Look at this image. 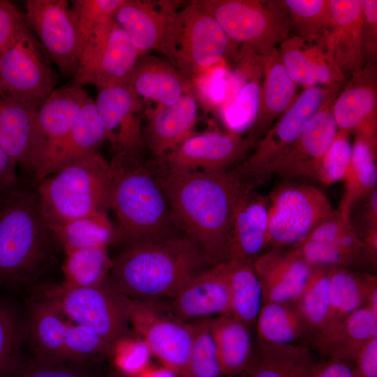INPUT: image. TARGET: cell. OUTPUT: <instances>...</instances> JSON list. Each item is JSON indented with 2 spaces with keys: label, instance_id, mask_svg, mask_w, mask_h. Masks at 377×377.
Returning <instances> with one entry per match:
<instances>
[{
  "label": "cell",
  "instance_id": "cell-6",
  "mask_svg": "<svg viewBox=\"0 0 377 377\" xmlns=\"http://www.w3.org/2000/svg\"><path fill=\"white\" fill-rule=\"evenodd\" d=\"M210 14L235 43L260 56L276 49L292 28L283 1L195 0Z\"/></svg>",
  "mask_w": 377,
  "mask_h": 377
},
{
  "label": "cell",
  "instance_id": "cell-10",
  "mask_svg": "<svg viewBox=\"0 0 377 377\" xmlns=\"http://www.w3.org/2000/svg\"><path fill=\"white\" fill-rule=\"evenodd\" d=\"M340 84L308 87L258 142L252 153L232 170L242 181L256 186L263 171L301 135L327 96Z\"/></svg>",
  "mask_w": 377,
  "mask_h": 377
},
{
  "label": "cell",
  "instance_id": "cell-2",
  "mask_svg": "<svg viewBox=\"0 0 377 377\" xmlns=\"http://www.w3.org/2000/svg\"><path fill=\"white\" fill-rule=\"evenodd\" d=\"M214 265L185 235L176 234L124 246L107 280L130 299L166 301Z\"/></svg>",
  "mask_w": 377,
  "mask_h": 377
},
{
  "label": "cell",
  "instance_id": "cell-31",
  "mask_svg": "<svg viewBox=\"0 0 377 377\" xmlns=\"http://www.w3.org/2000/svg\"><path fill=\"white\" fill-rule=\"evenodd\" d=\"M319 360L306 346L277 344L256 338L242 377H312Z\"/></svg>",
  "mask_w": 377,
  "mask_h": 377
},
{
  "label": "cell",
  "instance_id": "cell-4",
  "mask_svg": "<svg viewBox=\"0 0 377 377\" xmlns=\"http://www.w3.org/2000/svg\"><path fill=\"white\" fill-rule=\"evenodd\" d=\"M110 209L124 246L176 235L177 226L156 170L140 158L114 154Z\"/></svg>",
  "mask_w": 377,
  "mask_h": 377
},
{
  "label": "cell",
  "instance_id": "cell-38",
  "mask_svg": "<svg viewBox=\"0 0 377 377\" xmlns=\"http://www.w3.org/2000/svg\"><path fill=\"white\" fill-rule=\"evenodd\" d=\"M230 287V314L242 322L253 334L263 293L252 265L226 262Z\"/></svg>",
  "mask_w": 377,
  "mask_h": 377
},
{
  "label": "cell",
  "instance_id": "cell-12",
  "mask_svg": "<svg viewBox=\"0 0 377 377\" xmlns=\"http://www.w3.org/2000/svg\"><path fill=\"white\" fill-rule=\"evenodd\" d=\"M179 4L172 1L124 0L113 20L140 56L157 52L173 64L183 29Z\"/></svg>",
  "mask_w": 377,
  "mask_h": 377
},
{
  "label": "cell",
  "instance_id": "cell-14",
  "mask_svg": "<svg viewBox=\"0 0 377 377\" xmlns=\"http://www.w3.org/2000/svg\"><path fill=\"white\" fill-rule=\"evenodd\" d=\"M183 29L173 65L191 82L207 70L237 57V44L226 34L217 21L194 1L181 10Z\"/></svg>",
  "mask_w": 377,
  "mask_h": 377
},
{
  "label": "cell",
  "instance_id": "cell-3",
  "mask_svg": "<svg viewBox=\"0 0 377 377\" xmlns=\"http://www.w3.org/2000/svg\"><path fill=\"white\" fill-rule=\"evenodd\" d=\"M54 241L36 187L20 182L0 195V286L36 288L55 263Z\"/></svg>",
  "mask_w": 377,
  "mask_h": 377
},
{
  "label": "cell",
  "instance_id": "cell-18",
  "mask_svg": "<svg viewBox=\"0 0 377 377\" xmlns=\"http://www.w3.org/2000/svg\"><path fill=\"white\" fill-rule=\"evenodd\" d=\"M256 144L228 130L195 132L175 149L155 159L173 172H226L244 161Z\"/></svg>",
  "mask_w": 377,
  "mask_h": 377
},
{
  "label": "cell",
  "instance_id": "cell-46",
  "mask_svg": "<svg viewBox=\"0 0 377 377\" xmlns=\"http://www.w3.org/2000/svg\"><path fill=\"white\" fill-rule=\"evenodd\" d=\"M231 83L232 73L222 62L197 77L191 82V90L198 105L219 112L228 99Z\"/></svg>",
  "mask_w": 377,
  "mask_h": 377
},
{
  "label": "cell",
  "instance_id": "cell-42",
  "mask_svg": "<svg viewBox=\"0 0 377 377\" xmlns=\"http://www.w3.org/2000/svg\"><path fill=\"white\" fill-rule=\"evenodd\" d=\"M329 267H311L308 279L293 302L307 324L310 333L306 339L324 326L329 313Z\"/></svg>",
  "mask_w": 377,
  "mask_h": 377
},
{
  "label": "cell",
  "instance_id": "cell-36",
  "mask_svg": "<svg viewBox=\"0 0 377 377\" xmlns=\"http://www.w3.org/2000/svg\"><path fill=\"white\" fill-rule=\"evenodd\" d=\"M210 329L223 376L241 375L252 354L253 341L251 332L246 325L230 315L211 318Z\"/></svg>",
  "mask_w": 377,
  "mask_h": 377
},
{
  "label": "cell",
  "instance_id": "cell-9",
  "mask_svg": "<svg viewBox=\"0 0 377 377\" xmlns=\"http://www.w3.org/2000/svg\"><path fill=\"white\" fill-rule=\"evenodd\" d=\"M49 57L26 27L0 57V95L38 108L55 89Z\"/></svg>",
  "mask_w": 377,
  "mask_h": 377
},
{
  "label": "cell",
  "instance_id": "cell-34",
  "mask_svg": "<svg viewBox=\"0 0 377 377\" xmlns=\"http://www.w3.org/2000/svg\"><path fill=\"white\" fill-rule=\"evenodd\" d=\"M36 110L24 101L0 95V148L29 172Z\"/></svg>",
  "mask_w": 377,
  "mask_h": 377
},
{
  "label": "cell",
  "instance_id": "cell-56",
  "mask_svg": "<svg viewBox=\"0 0 377 377\" xmlns=\"http://www.w3.org/2000/svg\"><path fill=\"white\" fill-rule=\"evenodd\" d=\"M312 377H354L348 362L334 357L319 360Z\"/></svg>",
  "mask_w": 377,
  "mask_h": 377
},
{
  "label": "cell",
  "instance_id": "cell-27",
  "mask_svg": "<svg viewBox=\"0 0 377 377\" xmlns=\"http://www.w3.org/2000/svg\"><path fill=\"white\" fill-rule=\"evenodd\" d=\"M126 86L141 102L163 106L174 104L191 89V82L171 62L153 54L138 58Z\"/></svg>",
  "mask_w": 377,
  "mask_h": 377
},
{
  "label": "cell",
  "instance_id": "cell-43",
  "mask_svg": "<svg viewBox=\"0 0 377 377\" xmlns=\"http://www.w3.org/2000/svg\"><path fill=\"white\" fill-rule=\"evenodd\" d=\"M25 311L0 301V377H13L22 364Z\"/></svg>",
  "mask_w": 377,
  "mask_h": 377
},
{
  "label": "cell",
  "instance_id": "cell-37",
  "mask_svg": "<svg viewBox=\"0 0 377 377\" xmlns=\"http://www.w3.org/2000/svg\"><path fill=\"white\" fill-rule=\"evenodd\" d=\"M376 146L377 141L355 135L351 163L343 180L344 191L338 209L347 220L350 221V212L357 201L376 188Z\"/></svg>",
  "mask_w": 377,
  "mask_h": 377
},
{
  "label": "cell",
  "instance_id": "cell-13",
  "mask_svg": "<svg viewBox=\"0 0 377 377\" xmlns=\"http://www.w3.org/2000/svg\"><path fill=\"white\" fill-rule=\"evenodd\" d=\"M127 34L112 20L91 31L84 40L73 84L96 88L126 84L140 57Z\"/></svg>",
  "mask_w": 377,
  "mask_h": 377
},
{
  "label": "cell",
  "instance_id": "cell-39",
  "mask_svg": "<svg viewBox=\"0 0 377 377\" xmlns=\"http://www.w3.org/2000/svg\"><path fill=\"white\" fill-rule=\"evenodd\" d=\"M255 332L262 341L288 344L306 338L309 328L292 302H263Z\"/></svg>",
  "mask_w": 377,
  "mask_h": 377
},
{
  "label": "cell",
  "instance_id": "cell-53",
  "mask_svg": "<svg viewBox=\"0 0 377 377\" xmlns=\"http://www.w3.org/2000/svg\"><path fill=\"white\" fill-rule=\"evenodd\" d=\"M26 27L24 14L9 1L0 0V57Z\"/></svg>",
  "mask_w": 377,
  "mask_h": 377
},
{
  "label": "cell",
  "instance_id": "cell-52",
  "mask_svg": "<svg viewBox=\"0 0 377 377\" xmlns=\"http://www.w3.org/2000/svg\"><path fill=\"white\" fill-rule=\"evenodd\" d=\"M354 232L350 221L344 219L337 210L333 216L319 224L304 239L335 244Z\"/></svg>",
  "mask_w": 377,
  "mask_h": 377
},
{
  "label": "cell",
  "instance_id": "cell-5",
  "mask_svg": "<svg viewBox=\"0 0 377 377\" xmlns=\"http://www.w3.org/2000/svg\"><path fill=\"white\" fill-rule=\"evenodd\" d=\"M112 168L99 152L74 159L36 184L40 211L47 226L108 214Z\"/></svg>",
  "mask_w": 377,
  "mask_h": 377
},
{
  "label": "cell",
  "instance_id": "cell-22",
  "mask_svg": "<svg viewBox=\"0 0 377 377\" xmlns=\"http://www.w3.org/2000/svg\"><path fill=\"white\" fill-rule=\"evenodd\" d=\"M331 26L318 44L333 58L341 72L351 75L365 65L363 44L364 0H330Z\"/></svg>",
  "mask_w": 377,
  "mask_h": 377
},
{
  "label": "cell",
  "instance_id": "cell-58",
  "mask_svg": "<svg viewBox=\"0 0 377 377\" xmlns=\"http://www.w3.org/2000/svg\"><path fill=\"white\" fill-rule=\"evenodd\" d=\"M367 229L377 228V188L368 195L365 209Z\"/></svg>",
  "mask_w": 377,
  "mask_h": 377
},
{
  "label": "cell",
  "instance_id": "cell-59",
  "mask_svg": "<svg viewBox=\"0 0 377 377\" xmlns=\"http://www.w3.org/2000/svg\"><path fill=\"white\" fill-rule=\"evenodd\" d=\"M137 377H177L170 369L161 364V366L151 364Z\"/></svg>",
  "mask_w": 377,
  "mask_h": 377
},
{
  "label": "cell",
  "instance_id": "cell-41",
  "mask_svg": "<svg viewBox=\"0 0 377 377\" xmlns=\"http://www.w3.org/2000/svg\"><path fill=\"white\" fill-rule=\"evenodd\" d=\"M108 247L96 246L65 251L64 287H85L107 281L112 259Z\"/></svg>",
  "mask_w": 377,
  "mask_h": 377
},
{
  "label": "cell",
  "instance_id": "cell-20",
  "mask_svg": "<svg viewBox=\"0 0 377 377\" xmlns=\"http://www.w3.org/2000/svg\"><path fill=\"white\" fill-rule=\"evenodd\" d=\"M338 130L377 141V65L367 62L336 96L332 108Z\"/></svg>",
  "mask_w": 377,
  "mask_h": 377
},
{
  "label": "cell",
  "instance_id": "cell-35",
  "mask_svg": "<svg viewBox=\"0 0 377 377\" xmlns=\"http://www.w3.org/2000/svg\"><path fill=\"white\" fill-rule=\"evenodd\" d=\"M104 141H107L104 126L94 100L89 96L81 106L68 136L48 165L44 177L74 159L97 152L98 147Z\"/></svg>",
  "mask_w": 377,
  "mask_h": 377
},
{
  "label": "cell",
  "instance_id": "cell-30",
  "mask_svg": "<svg viewBox=\"0 0 377 377\" xmlns=\"http://www.w3.org/2000/svg\"><path fill=\"white\" fill-rule=\"evenodd\" d=\"M25 341L33 360L40 364L67 362L66 341L69 323L42 300L29 303L25 310Z\"/></svg>",
  "mask_w": 377,
  "mask_h": 377
},
{
  "label": "cell",
  "instance_id": "cell-19",
  "mask_svg": "<svg viewBox=\"0 0 377 377\" xmlns=\"http://www.w3.org/2000/svg\"><path fill=\"white\" fill-rule=\"evenodd\" d=\"M97 89L95 104L105 128L106 140L114 151L126 158H139L145 149L140 112L142 103L126 84Z\"/></svg>",
  "mask_w": 377,
  "mask_h": 377
},
{
  "label": "cell",
  "instance_id": "cell-40",
  "mask_svg": "<svg viewBox=\"0 0 377 377\" xmlns=\"http://www.w3.org/2000/svg\"><path fill=\"white\" fill-rule=\"evenodd\" d=\"M64 251L107 246L117 242V230L108 214L83 217L49 228Z\"/></svg>",
  "mask_w": 377,
  "mask_h": 377
},
{
  "label": "cell",
  "instance_id": "cell-26",
  "mask_svg": "<svg viewBox=\"0 0 377 377\" xmlns=\"http://www.w3.org/2000/svg\"><path fill=\"white\" fill-rule=\"evenodd\" d=\"M250 188L233 214L228 261L252 265L267 249V200Z\"/></svg>",
  "mask_w": 377,
  "mask_h": 377
},
{
  "label": "cell",
  "instance_id": "cell-7",
  "mask_svg": "<svg viewBox=\"0 0 377 377\" xmlns=\"http://www.w3.org/2000/svg\"><path fill=\"white\" fill-rule=\"evenodd\" d=\"M52 288L40 300L73 323L90 328L111 346L131 334L128 297L108 280L91 286Z\"/></svg>",
  "mask_w": 377,
  "mask_h": 377
},
{
  "label": "cell",
  "instance_id": "cell-17",
  "mask_svg": "<svg viewBox=\"0 0 377 377\" xmlns=\"http://www.w3.org/2000/svg\"><path fill=\"white\" fill-rule=\"evenodd\" d=\"M339 91L327 96L297 140L263 171L259 183L273 175L283 180L317 182L323 158L338 131L332 108Z\"/></svg>",
  "mask_w": 377,
  "mask_h": 377
},
{
  "label": "cell",
  "instance_id": "cell-8",
  "mask_svg": "<svg viewBox=\"0 0 377 377\" xmlns=\"http://www.w3.org/2000/svg\"><path fill=\"white\" fill-rule=\"evenodd\" d=\"M268 199L267 249L297 244L337 212L321 190L297 181L283 180Z\"/></svg>",
  "mask_w": 377,
  "mask_h": 377
},
{
  "label": "cell",
  "instance_id": "cell-29",
  "mask_svg": "<svg viewBox=\"0 0 377 377\" xmlns=\"http://www.w3.org/2000/svg\"><path fill=\"white\" fill-rule=\"evenodd\" d=\"M263 77L256 119L246 137L258 143L297 98L296 84L287 73L278 50L263 56Z\"/></svg>",
  "mask_w": 377,
  "mask_h": 377
},
{
  "label": "cell",
  "instance_id": "cell-25",
  "mask_svg": "<svg viewBox=\"0 0 377 377\" xmlns=\"http://www.w3.org/2000/svg\"><path fill=\"white\" fill-rule=\"evenodd\" d=\"M252 266L261 283L263 302L293 303L311 269L290 247L269 249L254 260Z\"/></svg>",
  "mask_w": 377,
  "mask_h": 377
},
{
  "label": "cell",
  "instance_id": "cell-33",
  "mask_svg": "<svg viewBox=\"0 0 377 377\" xmlns=\"http://www.w3.org/2000/svg\"><path fill=\"white\" fill-rule=\"evenodd\" d=\"M374 337H377V314L364 306L347 316L333 331L309 341L321 355L350 365L359 349Z\"/></svg>",
  "mask_w": 377,
  "mask_h": 377
},
{
  "label": "cell",
  "instance_id": "cell-48",
  "mask_svg": "<svg viewBox=\"0 0 377 377\" xmlns=\"http://www.w3.org/2000/svg\"><path fill=\"white\" fill-rule=\"evenodd\" d=\"M111 346L90 328L70 323L66 341L67 362H93L109 357Z\"/></svg>",
  "mask_w": 377,
  "mask_h": 377
},
{
  "label": "cell",
  "instance_id": "cell-54",
  "mask_svg": "<svg viewBox=\"0 0 377 377\" xmlns=\"http://www.w3.org/2000/svg\"><path fill=\"white\" fill-rule=\"evenodd\" d=\"M363 44L367 62H376L377 58V1L364 0Z\"/></svg>",
  "mask_w": 377,
  "mask_h": 377
},
{
  "label": "cell",
  "instance_id": "cell-23",
  "mask_svg": "<svg viewBox=\"0 0 377 377\" xmlns=\"http://www.w3.org/2000/svg\"><path fill=\"white\" fill-rule=\"evenodd\" d=\"M236 61L230 95L219 113L228 131L242 134L248 131L257 114L264 61L263 56L246 46L239 51Z\"/></svg>",
  "mask_w": 377,
  "mask_h": 377
},
{
  "label": "cell",
  "instance_id": "cell-55",
  "mask_svg": "<svg viewBox=\"0 0 377 377\" xmlns=\"http://www.w3.org/2000/svg\"><path fill=\"white\" fill-rule=\"evenodd\" d=\"M350 365L354 377H377V337L359 349Z\"/></svg>",
  "mask_w": 377,
  "mask_h": 377
},
{
  "label": "cell",
  "instance_id": "cell-16",
  "mask_svg": "<svg viewBox=\"0 0 377 377\" xmlns=\"http://www.w3.org/2000/svg\"><path fill=\"white\" fill-rule=\"evenodd\" d=\"M24 18L48 57L64 75L75 73L82 36L66 0H27Z\"/></svg>",
  "mask_w": 377,
  "mask_h": 377
},
{
  "label": "cell",
  "instance_id": "cell-32",
  "mask_svg": "<svg viewBox=\"0 0 377 377\" xmlns=\"http://www.w3.org/2000/svg\"><path fill=\"white\" fill-rule=\"evenodd\" d=\"M329 276L327 318L323 328L308 340L335 330L347 316L366 306L371 295L377 290L376 276L369 272L329 267Z\"/></svg>",
  "mask_w": 377,
  "mask_h": 377
},
{
  "label": "cell",
  "instance_id": "cell-51",
  "mask_svg": "<svg viewBox=\"0 0 377 377\" xmlns=\"http://www.w3.org/2000/svg\"><path fill=\"white\" fill-rule=\"evenodd\" d=\"M93 362H67L45 364L33 360L22 363L13 377H101Z\"/></svg>",
  "mask_w": 377,
  "mask_h": 377
},
{
  "label": "cell",
  "instance_id": "cell-60",
  "mask_svg": "<svg viewBox=\"0 0 377 377\" xmlns=\"http://www.w3.org/2000/svg\"><path fill=\"white\" fill-rule=\"evenodd\" d=\"M110 377H131V376H125V375L121 374L119 373L118 371L114 370L113 371H112L110 373Z\"/></svg>",
  "mask_w": 377,
  "mask_h": 377
},
{
  "label": "cell",
  "instance_id": "cell-50",
  "mask_svg": "<svg viewBox=\"0 0 377 377\" xmlns=\"http://www.w3.org/2000/svg\"><path fill=\"white\" fill-rule=\"evenodd\" d=\"M124 0H73L72 14L79 27L82 44L87 36L98 27L114 20Z\"/></svg>",
  "mask_w": 377,
  "mask_h": 377
},
{
  "label": "cell",
  "instance_id": "cell-28",
  "mask_svg": "<svg viewBox=\"0 0 377 377\" xmlns=\"http://www.w3.org/2000/svg\"><path fill=\"white\" fill-rule=\"evenodd\" d=\"M282 64L293 81L308 88L321 84H341L345 75L325 50L302 38L289 36L279 45Z\"/></svg>",
  "mask_w": 377,
  "mask_h": 377
},
{
  "label": "cell",
  "instance_id": "cell-24",
  "mask_svg": "<svg viewBox=\"0 0 377 377\" xmlns=\"http://www.w3.org/2000/svg\"><path fill=\"white\" fill-rule=\"evenodd\" d=\"M198 112V103L191 90L171 105L147 108V123L142 126L144 147L155 158L175 149L195 133Z\"/></svg>",
  "mask_w": 377,
  "mask_h": 377
},
{
  "label": "cell",
  "instance_id": "cell-47",
  "mask_svg": "<svg viewBox=\"0 0 377 377\" xmlns=\"http://www.w3.org/2000/svg\"><path fill=\"white\" fill-rule=\"evenodd\" d=\"M152 356L146 342L131 334L112 345L108 358L115 371L127 376L137 377L151 364Z\"/></svg>",
  "mask_w": 377,
  "mask_h": 377
},
{
  "label": "cell",
  "instance_id": "cell-45",
  "mask_svg": "<svg viewBox=\"0 0 377 377\" xmlns=\"http://www.w3.org/2000/svg\"><path fill=\"white\" fill-rule=\"evenodd\" d=\"M210 319L190 322L193 337L188 359V377H222L216 347L210 329Z\"/></svg>",
  "mask_w": 377,
  "mask_h": 377
},
{
  "label": "cell",
  "instance_id": "cell-15",
  "mask_svg": "<svg viewBox=\"0 0 377 377\" xmlns=\"http://www.w3.org/2000/svg\"><path fill=\"white\" fill-rule=\"evenodd\" d=\"M89 96L71 84L54 89L36 109L32 128L30 170L34 184L46 170L68 136L81 106Z\"/></svg>",
  "mask_w": 377,
  "mask_h": 377
},
{
  "label": "cell",
  "instance_id": "cell-44",
  "mask_svg": "<svg viewBox=\"0 0 377 377\" xmlns=\"http://www.w3.org/2000/svg\"><path fill=\"white\" fill-rule=\"evenodd\" d=\"M297 36L318 44L332 23L330 0H283Z\"/></svg>",
  "mask_w": 377,
  "mask_h": 377
},
{
  "label": "cell",
  "instance_id": "cell-11",
  "mask_svg": "<svg viewBox=\"0 0 377 377\" xmlns=\"http://www.w3.org/2000/svg\"><path fill=\"white\" fill-rule=\"evenodd\" d=\"M128 311L130 326L146 342L153 356L177 376L188 377L191 323L172 315L163 301L128 298Z\"/></svg>",
  "mask_w": 377,
  "mask_h": 377
},
{
  "label": "cell",
  "instance_id": "cell-49",
  "mask_svg": "<svg viewBox=\"0 0 377 377\" xmlns=\"http://www.w3.org/2000/svg\"><path fill=\"white\" fill-rule=\"evenodd\" d=\"M350 135L347 131L338 130L323 158L317 175V182L329 185L344 179L352 158Z\"/></svg>",
  "mask_w": 377,
  "mask_h": 377
},
{
  "label": "cell",
  "instance_id": "cell-57",
  "mask_svg": "<svg viewBox=\"0 0 377 377\" xmlns=\"http://www.w3.org/2000/svg\"><path fill=\"white\" fill-rule=\"evenodd\" d=\"M16 165L0 148V195L20 182L16 174Z\"/></svg>",
  "mask_w": 377,
  "mask_h": 377
},
{
  "label": "cell",
  "instance_id": "cell-1",
  "mask_svg": "<svg viewBox=\"0 0 377 377\" xmlns=\"http://www.w3.org/2000/svg\"><path fill=\"white\" fill-rule=\"evenodd\" d=\"M158 164L156 172L177 226L214 263L227 262L235 207L255 186L231 171L180 172Z\"/></svg>",
  "mask_w": 377,
  "mask_h": 377
},
{
  "label": "cell",
  "instance_id": "cell-21",
  "mask_svg": "<svg viewBox=\"0 0 377 377\" xmlns=\"http://www.w3.org/2000/svg\"><path fill=\"white\" fill-rule=\"evenodd\" d=\"M163 302L172 315L185 322L230 315L226 262L201 272Z\"/></svg>",
  "mask_w": 377,
  "mask_h": 377
}]
</instances>
